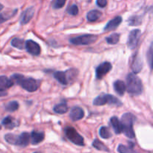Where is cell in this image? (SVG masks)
I'll return each mask as SVG.
<instances>
[{
  "label": "cell",
  "mask_w": 153,
  "mask_h": 153,
  "mask_svg": "<svg viewBox=\"0 0 153 153\" xmlns=\"http://www.w3.org/2000/svg\"><path fill=\"white\" fill-rule=\"evenodd\" d=\"M13 84L19 85L28 92H34L39 88L40 85V81L36 80L33 78H25L21 74H13L10 77Z\"/></svg>",
  "instance_id": "1"
},
{
  "label": "cell",
  "mask_w": 153,
  "mask_h": 153,
  "mask_svg": "<svg viewBox=\"0 0 153 153\" xmlns=\"http://www.w3.org/2000/svg\"><path fill=\"white\" fill-rule=\"evenodd\" d=\"M126 90L130 94L138 96L143 93V86L141 80L134 73H129L127 76Z\"/></svg>",
  "instance_id": "2"
},
{
  "label": "cell",
  "mask_w": 153,
  "mask_h": 153,
  "mask_svg": "<svg viewBox=\"0 0 153 153\" xmlns=\"http://www.w3.org/2000/svg\"><path fill=\"white\" fill-rule=\"evenodd\" d=\"M136 117L131 113H125L121 117V126H122V132L124 133L127 137L134 138L135 137L133 124L135 121Z\"/></svg>",
  "instance_id": "3"
},
{
  "label": "cell",
  "mask_w": 153,
  "mask_h": 153,
  "mask_svg": "<svg viewBox=\"0 0 153 153\" xmlns=\"http://www.w3.org/2000/svg\"><path fill=\"white\" fill-rule=\"evenodd\" d=\"M4 140L10 144L20 146V147H25L29 143L30 134L28 132H22L19 135H15L9 133L4 135Z\"/></svg>",
  "instance_id": "4"
},
{
  "label": "cell",
  "mask_w": 153,
  "mask_h": 153,
  "mask_svg": "<svg viewBox=\"0 0 153 153\" xmlns=\"http://www.w3.org/2000/svg\"><path fill=\"white\" fill-rule=\"evenodd\" d=\"M93 104L97 106L104 105L106 104H108L110 105L121 106L123 103L119 99L115 97L114 96L111 95V94H102L94 99Z\"/></svg>",
  "instance_id": "5"
},
{
  "label": "cell",
  "mask_w": 153,
  "mask_h": 153,
  "mask_svg": "<svg viewBox=\"0 0 153 153\" xmlns=\"http://www.w3.org/2000/svg\"><path fill=\"white\" fill-rule=\"evenodd\" d=\"M64 133H65L67 138L74 144L80 146H83L85 145V140H84L83 137L79 134L73 127L68 126L65 128Z\"/></svg>",
  "instance_id": "6"
},
{
  "label": "cell",
  "mask_w": 153,
  "mask_h": 153,
  "mask_svg": "<svg viewBox=\"0 0 153 153\" xmlns=\"http://www.w3.org/2000/svg\"><path fill=\"white\" fill-rule=\"evenodd\" d=\"M98 39V37L95 34H84L73 37L70 40V42L76 46H87L95 43Z\"/></svg>",
  "instance_id": "7"
},
{
  "label": "cell",
  "mask_w": 153,
  "mask_h": 153,
  "mask_svg": "<svg viewBox=\"0 0 153 153\" xmlns=\"http://www.w3.org/2000/svg\"><path fill=\"white\" fill-rule=\"evenodd\" d=\"M140 35H141V31L139 29H134L131 31L128 34V40H127V45L130 49H134L137 47Z\"/></svg>",
  "instance_id": "8"
},
{
  "label": "cell",
  "mask_w": 153,
  "mask_h": 153,
  "mask_svg": "<svg viewBox=\"0 0 153 153\" xmlns=\"http://www.w3.org/2000/svg\"><path fill=\"white\" fill-rule=\"evenodd\" d=\"M112 69V65L110 62L102 63L100 64L96 69V77L97 79H102L105 75H107Z\"/></svg>",
  "instance_id": "9"
},
{
  "label": "cell",
  "mask_w": 153,
  "mask_h": 153,
  "mask_svg": "<svg viewBox=\"0 0 153 153\" xmlns=\"http://www.w3.org/2000/svg\"><path fill=\"white\" fill-rule=\"evenodd\" d=\"M25 48L27 52L31 55L37 56L40 54V46L37 43L32 40H28L25 41Z\"/></svg>",
  "instance_id": "10"
},
{
  "label": "cell",
  "mask_w": 153,
  "mask_h": 153,
  "mask_svg": "<svg viewBox=\"0 0 153 153\" xmlns=\"http://www.w3.org/2000/svg\"><path fill=\"white\" fill-rule=\"evenodd\" d=\"M34 7H28L25 11L21 15V19L20 22L22 25H25L28 22H30L32 17L34 16Z\"/></svg>",
  "instance_id": "11"
},
{
  "label": "cell",
  "mask_w": 153,
  "mask_h": 153,
  "mask_svg": "<svg viewBox=\"0 0 153 153\" xmlns=\"http://www.w3.org/2000/svg\"><path fill=\"white\" fill-rule=\"evenodd\" d=\"M85 117V112L80 107H73L70 113V117L73 121H77L82 120Z\"/></svg>",
  "instance_id": "12"
},
{
  "label": "cell",
  "mask_w": 153,
  "mask_h": 153,
  "mask_svg": "<svg viewBox=\"0 0 153 153\" xmlns=\"http://www.w3.org/2000/svg\"><path fill=\"white\" fill-rule=\"evenodd\" d=\"M131 69H132V71L134 72V73H139L143 69V61H142L141 58L138 55L137 52L134 55V58H133Z\"/></svg>",
  "instance_id": "13"
},
{
  "label": "cell",
  "mask_w": 153,
  "mask_h": 153,
  "mask_svg": "<svg viewBox=\"0 0 153 153\" xmlns=\"http://www.w3.org/2000/svg\"><path fill=\"white\" fill-rule=\"evenodd\" d=\"M122 17L121 16H116L114 19H112L111 20L109 21L107 23V25L105 26L104 31H113V30H115L122 22Z\"/></svg>",
  "instance_id": "14"
},
{
  "label": "cell",
  "mask_w": 153,
  "mask_h": 153,
  "mask_svg": "<svg viewBox=\"0 0 153 153\" xmlns=\"http://www.w3.org/2000/svg\"><path fill=\"white\" fill-rule=\"evenodd\" d=\"M1 125L4 126L6 128L8 129H13L16 126H19V121L13 118L10 116H7L4 117L1 121Z\"/></svg>",
  "instance_id": "15"
},
{
  "label": "cell",
  "mask_w": 153,
  "mask_h": 153,
  "mask_svg": "<svg viewBox=\"0 0 153 153\" xmlns=\"http://www.w3.org/2000/svg\"><path fill=\"white\" fill-rule=\"evenodd\" d=\"M30 138L31 140V143L33 145H37L41 143L45 138V134L43 131H33L31 132Z\"/></svg>",
  "instance_id": "16"
},
{
  "label": "cell",
  "mask_w": 153,
  "mask_h": 153,
  "mask_svg": "<svg viewBox=\"0 0 153 153\" xmlns=\"http://www.w3.org/2000/svg\"><path fill=\"white\" fill-rule=\"evenodd\" d=\"M114 88L115 92L120 96H123L126 91V85L124 83V82L121 80L115 81L114 83Z\"/></svg>",
  "instance_id": "17"
},
{
  "label": "cell",
  "mask_w": 153,
  "mask_h": 153,
  "mask_svg": "<svg viewBox=\"0 0 153 153\" xmlns=\"http://www.w3.org/2000/svg\"><path fill=\"white\" fill-rule=\"evenodd\" d=\"M54 78L58 81V82L61 84V85H67L69 82L68 76H67V72H61V71H57L54 73Z\"/></svg>",
  "instance_id": "18"
},
{
  "label": "cell",
  "mask_w": 153,
  "mask_h": 153,
  "mask_svg": "<svg viewBox=\"0 0 153 153\" xmlns=\"http://www.w3.org/2000/svg\"><path fill=\"white\" fill-rule=\"evenodd\" d=\"M14 85L11 79L5 76H0V90L5 91L7 88H11Z\"/></svg>",
  "instance_id": "19"
},
{
  "label": "cell",
  "mask_w": 153,
  "mask_h": 153,
  "mask_svg": "<svg viewBox=\"0 0 153 153\" xmlns=\"http://www.w3.org/2000/svg\"><path fill=\"white\" fill-rule=\"evenodd\" d=\"M110 123L111 124L112 127H113L114 132L117 134H119L122 132V126H121V123L118 117H112L110 119Z\"/></svg>",
  "instance_id": "20"
},
{
  "label": "cell",
  "mask_w": 153,
  "mask_h": 153,
  "mask_svg": "<svg viewBox=\"0 0 153 153\" xmlns=\"http://www.w3.org/2000/svg\"><path fill=\"white\" fill-rule=\"evenodd\" d=\"M133 147H134V144L131 143V142L129 143L128 146L120 144L117 147V151L119 153H139L136 150H134Z\"/></svg>",
  "instance_id": "21"
},
{
  "label": "cell",
  "mask_w": 153,
  "mask_h": 153,
  "mask_svg": "<svg viewBox=\"0 0 153 153\" xmlns=\"http://www.w3.org/2000/svg\"><path fill=\"white\" fill-rule=\"evenodd\" d=\"M102 16V12L98 10H92L87 14V19L89 22H96Z\"/></svg>",
  "instance_id": "22"
},
{
  "label": "cell",
  "mask_w": 153,
  "mask_h": 153,
  "mask_svg": "<svg viewBox=\"0 0 153 153\" xmlns=\"http://www.w3.org/2000/svg\"><path fill=\"white\" fill-rule=\"evenodd\" d=\"M92 146H94V148L97 149V150H100V151H103V152H109L110 150H109L108 148L104 144L102 141H100L99 139H95V140L93 141L92 143Z\"/></svg>",
  "instance_id": "23"
},
{
  "label": "cell",
  "mask_w": 153,
  "mask_h": 153,
  "mask_svg": "<svg viewBox=\"0 0 153 153\" xmlns=\"http://www.w3.org/2000/svg\"><path fill=\"white\" fill-rule=\"evenodd\" d=\"M68 106L66 104L65 102L60 103V104L56 105L54 107V111L57 114H65L68 111Z\"/></svg>",
  "instance_id": "24"
},
{
  "label": "cell",
  "mask_w": 153,
  "mask_h": 153,
  "mask_svg": "<svg viewBox=\"0 0 153 153\" xmlns=\"http://www.w3.org/2000/svg\"><path fill=\"white\" fill-rule=\"evenodd\" d=\"M142 22V19L140 16H137V15H134V16H131L128 19V24L131 26H137V25H140Z\"/></svg>",
  "instance_id": "25"
},
{
  "label": "cell",
  "mask_w": 153,
  "mask_h": 153,
  "mask_svg": "<svg viewBox=\"0 0 153 153\" xmlns=\"http://www.w3.org/2000/svg\"><path fill=\"white\" fill-rule=\"evenodd\" d=\"M11 43V46L16 48V49H23L25 48V42L24 41V40L21 38H13L11 40V43Z\"/></svg>",
  "instance_id": "26"
},
{
  "label": "cell",
  "mask_w": 153,
  "mask_h": 153,
  "mask_svg": "<svg viewBox=\"0 0 153 153\" xmlns=\"http://www.w3.org/2000/svg\"><path fill=\"white\" fill-rule=\"evenodd\" d=\"M120 37V34H117V33H114V34H111L110 36L106 37L105 40L108 44L114 45V44H117V43L119 42Z\"/></svg>",
  "instance_id": "27"
},
{
  "label": "cell",
  "mask_w": 153,
  "mask_h": 153,
  "mask_svg": "<svg viewBox=\"0 0 153 153\" xmlns=\"http://www.w3.org/2000/svg\"><path fill=\"white\" fill-rule=\"evenodd\" d=\"M99 134H100V137L103 139H108L112 136V134L111 133L109 128L106 126H102L100 128Z\"/></svg>",
  "instance_id": "28"
},
{
  "label": "cell",
  "mask_w": 153,
  "mask_h": 153,
  "mask_svg": "<svg viewBox=\"0 0 153 153\" xmlns=\"http://www.w3.org/2000/svg\"><path fill=\"white\" fill-rule=\"evenodd\" d=\"M17 10H14L12 12H6V13H2L0 14V24L3 23V22H6V21L8 20L9 19L12 17L13 16H14L15 13H16Z\"/></svg>",
  "instance_id": "29"
},
{
  "label": "cell",
  "mask_w": 153,
  "mask_h": 153,
  "mask_svg": "<svg viewBox=\"0 0 153 153\" xmlns=\"http://www.w3.org/2000/svg\"><path fill=\"white\" fill-rule=\"evenodd\" d=\"M19 107V105L17 101H11L6 105L5 109L6 111H7L9 112H13L16 111V110H18Z\"/></svg>",
  "instance_id": "30"
},
{
  "label": "cell",
  "mask_w": 153,
  "mask_h": 153,
  "mask_svg": "<svg viewBox=\"0 0 153 153\" xmlns=\"http://www.w3.org/2000/svg\"><path fill=\"white\" fill-rule=\"evenodd\" d=\"M152 43H151L150 46H149V49L147 51V53H146V58H147V61L149 63V65L150 67V68L152 69Z\"/></svg>",
  "instance_id": "31"
},
{
  "label": "cell",
  "mask_w": 153,
  "mask_h": 153,
  "mask_svg": "<svg viewBox=\"0 0 153 153\" xmlns=\"http://www.w3.org/2000/svg\"><path fill=\"white\" fill-rule=\"evenodd\" d=\"M67 12H68L69 14L72 15V16H76L79 13V7L76 4H73L68 7Z\"/></svg>",
  "instance_id": "32"
},
{
  "label": "cell",
  "mask_w": 153,
  "mask_h": 153,
  "mask_svg": "<svg viewBox=\"0 0 153 153\" xmlns=\"http://www.w3.org/2000/svg\"><path fill=\"white\" fill-rule=\"evenodd\" d=\"M67 0H55L53 4V7L55 9H60L63 7L65 4Z\"/></svg>",
  "instance_id": "33"
},
{
  "label": "cell",
  "mask_w": 153,
  "mask_h": 153,
  "mask_svg": "<svg viewBox=\"0 0 153 153\" xmlns=\"http://www.w3.org/2000/svg\"><path fill=\"white\" fill-rule=\"evenodd\" d=\"M108 4V0H97V4L100 7H106Z\"/></svg>",
  "instance_id": "34"
},
{
  "label": "cell",
  "mask_w": 153,
  "mask_h": 153,
  "mask_svg": "<svg viewBox=\"0 0 153 153\" xmlns=\"http://www.w3.org/2000/svg\"><path fill=\"white\" fill-rule=\"evenodd\" d=\"M7 95V92L6 91H1L0 90V97H5Z\"/></svg>",
  "instance_id": "35"
},
{
  "label": "cell",
  "mask_w": 153,
  "mask_h": 153,
  "mask_svg": "<svg viewBox=\"0 0 153 153\" xmlns=\"http://www.w3.org/2000/svg\"><path fill=\"white\" fill-rule=\"evenodd\" d=\"M3 7H4V6H3L2 4H0V11H1V10H2Z\"/></svg>",
  "instance_id": "36"
},
{
  "label": "cell",
  "mask_w": 153,
  "mask_h": 153,
  "mask_svg": "<svg viewBox=\"0 0 153 153\" xmlns=\"http://www.w3.org/2000/svg\"><path fill=\"white\" fill-rule=\"evenodd\" d=\"M33 153H42V152H33Z\"/></svg>",
  "instance_id": "37"
},
{
  "label": "cell",
  "mask_w": 153,
  "mask_h": 153,
  "mask_svg": "<svg viewBox=\"0 0 153 153\" xmlns=\"http://www.w3.org/2000/svg\"><path fill=\"white\" fill-rule=\"evenodd\" d=\"M1 126H0V129H1Z\"/></svg>",
  "instance_id": "38"
}]
</instances>
